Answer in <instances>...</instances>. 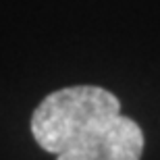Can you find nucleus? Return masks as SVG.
<instances>
[{
  "label": "nucleus",
  "instance_id": "1",
  "mask_svg": "<svg viewBox=\"0 0 160 160\" xmlns=\"http://www.w3.org/2000/svg\"><path fill=\"white\" fill-rule=\"evenodd\" d=\"M121 114L119 98L98 85H71L48 94L31 114V133L42 150L60 154L100 133Z\"/></svg>",
  "mask_w": 160,
  "mask_h": 160
},
{
  "label": "nucleus",
  "instance_id": "2",
  "mask_svg": "<svg viewBox=\"0 0 160 160\" xmlns=\"http://www.w3.org/2000/svg\"><path fill=\"white\" fill-rule=\"evenodd\" d=\"M143 146L142 127L133 119L119 114L94 137L56 154V160H142Z\"/></svg>",
  "mask_w": 160,
  "mask_h": 160
}]
</instances>
